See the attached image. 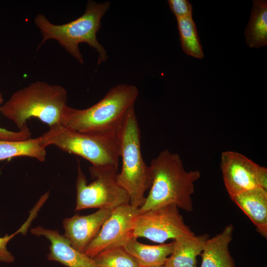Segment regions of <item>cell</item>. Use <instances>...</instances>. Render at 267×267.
<instances>
[{"mask_svg":"<svg viewBox=\"0 0 267 267\" xmlns=\"http://www.w3.org/2000/svg\"><path fill=\"white\" fill-rule=\"evenodd\" d=\"M207 234L199 236H183L174 239L172 254L167 258L166 267H197V257L200 255Z\"/></svg>","mask_w":267,"mask_h":267,"instance_id":"9a60e30c","label":"cell"},{"mask_svg":"<svg viewBox=\"0 0 267 267\" xmlns=\"http://www.w3.org/2000/svg\"><path fill=\"white\" fill-rule=\"evenodd\" d=\"M247 44L259 48L267 44V1L254 0L250 18L245 30Z\"/></svg>","mask_w":267,"mask_h":267,"instance_id":"e0dca14e","label":"cell"},{"mask_svg":"<svg viewBox=\"0 0 267 267\" xmlns=\"http://www.w3.org/2000/svg\"><path fill=\"white\" fill-rule=\"evenodd\" d=\"M30 223L26 221L24 224L12 234L6 235L3 237H0V261L5 263H11L14 260V257L7 250L6 245L10 240L16 234L20 232L25 233L30 225Z\"/></svg>","mask_w":267,"mask_h":267,"instance_id":"7402d4cb","label":"cell"},{"mask_svg":"<svg viewBox=\"0 0 267 267\" xmlns=\"http://www.w3.org/2000/svg\"><path fill=\"white\" fill-rule=\"evenodd\" d=\"M111 212L110 210L101 209L90 215L76 214L71 218H65L63 221L64 236L74 249L84 253Z\"/></svg>","mask_w":267,"mask_h":267,"instance_id":"8fae6325","label":"cell"},{"mask_svg":"<svg viewBox=\"0 0 267 267\" xmlns=\"http://www.w3.org/2000/svg\"><path fill=\"white\" fill-rule=\"evenodd\" d=\"M264 237L267 236V190L257 186L230 197Z\"/></svg>","mask_w":267,"mask_h":267,"instance_id":"4fadbf2b","label":"cell"},{"mask_svg":"<svg viewBox=\"0 0 267 267\" xmlns=\"http://www.w3.org/2000/svg\"><path fill=\"white\" fill-rule=\"evenodd\" d=\"M177 19L181 45L183 52L194 57L202 59L204 57L202 47L192 16Z\"/></svg>","mask_w":267,"mask_h":267,"instance_id":"d6986e66","label":"cell"},{"mask_svg":"<svg viewBox=\"0 0 267 267\" xmlns=\"http://www.w3.org/2000/svg\"><path fill=\"white\" fill-rule=\"evenodd\" d=\"M138 212V208L130 204L122 205L112 210L84 253L93 258L104 250L124 246L128 239L133 237L134 220Z\"/></svg>","mask_w":267,"mask_h":267,"instance_id":"9c48e42d","label":"cell"},{"mask_svg":"<svg viewBox=\"0 0 267 267\" xmlns=\"http://www.w3.org/2000/svg\"><path fill=\"white\" fill-rule=\"evenodd\" d=\"M119 155L122 165L117 175L118 183L127 192L129 203L140 208L144 203L145 192L150 188L152 177L141 151V134L134 105L127 111L118 130Z\"/></svg>","mask_w":267,"mask_h":267,"instance_id":"5b68a950","label":"cell"},{"mask_svg":"<svg viewBox=\"0 0 267 267\" xmlns=\"http://www.w3.org/2000/svg\"><path fill=\"white\" fill-rule=\"evenodd\" d=\"M96 267H139L135 259L118 246L104 250L92 258Z\"/></svg>","mask_w":267,"mask_h":267,"instance_id":"ffe728a7","label":"cell"},{"mask_svg":"<svg viewBox=\"0 0 267 267\" xmlns=\"http://www.w3.org/2000/svg\"><path fill=\"white\" fill-rule=\"evenodd\" d=\"M260 166L239 152H222L221 169L224 184L230 197L259 186L257 177Z\"/></svg>","mask_w":267,"mask_h":267,"instance_id":"30bf717a","label":"cell"},{"mask_svg":"<svg viewBox=\"0 0 267 267\" xmlns=\"http://www.w3.org/2000/svg\"><path fill=\"white\" fill-rule=\"evenodd\" d=\"M233 230V225L228 224L221 233L206 240L200 254V267H234L228 250Z\"/></svg>","mask_w":267,"mask_h":267,"instance_id":"5bb4252c","label":"cell"},{"mask_svg":"<svg viewBox=\"0 0 267 267\" xmlns=\"http://www.w3.org/2000/svg\"><path fill=\"white\" fill-rule=\"evenodd\" d=\"M32 234L44 236L51 243L49 260L59 262L67 267H96L92 258L74 249L69 240L57 230L44 228L41 226L32 228Z\"/></svg>","mask_w":267,"mask_h":267,"instance_id":"7c38bea8","label":"cell"},{"mask_svg":"<svg viewBox=\"0 0 267 267\" xmlns=\"http://www.w3.org/2000/svg\"><path fill=\"white\" fill-rule=\"evenodd\" d=\"M40 137L41 144L44 148L54 145L63 151L84 158L92 166L118 169V131L80 132L59 123L49 127Z\"/></svg>","mask_w":267,"mask_h":267,"instance_id":"8992f818","label":"cell"},{"mask_svg":"<svg viewBox=\"0 0 267 267\" xmlns=\"http://www.w3.org/2000/svg\"><path fill=\"white\" fill-rule=\"evenodd\" d=\"M152 177L150 191L139 213L167 205L187 212L193 210L194 183L201 177L198 170L187 171L179 156L165 149L149 165Z\"/></svg>","mask_w":267,"mask_h":267,"instance_id":"6da1fadb","label":"cell"},{"mask_svg":"<svg viewBox=\"0 0 267 267\" xmlns=\"http://www.w3.org/2000/svg\"><path fill=\"white\" fill-rule=\"evenodd\" d=\"M257 180L259 186L267 190V169L266 168L260 166Z\"/></svg>","mask_w":267,"mask_h":267,"instance_id":"cb8c5ba5","label":"cell"},{"mask_svg":"<svg viewBox=\"0 0 267 267\" xmlns=\"http://www.w3.org/2000/svg\"><path fill=\"white\" fill-rule=\"evenodd\" d=\"M135 237L128 239L125 249L137 261L139 266L158 267L165 265L173 249V242L150 245L139 242Z\"/></svg>","mask_w":267,"mask_h":267,"instance_id":"2e32d148","label":"cell"},{"mask_svg":"<svg viewBox=\"0 0 267 267\" xmlns=\"http://www.w3.org/2000/svg\"><path fill=\"white\" fill-rule=\"evenodd\" d=\"M137 87L120 84L113 87L102 99L83 109L66 105L60 124L71 129L84 132L117 131L138 96Z\"/></svg>","mask_w":267,"mask_h":267,"instance_id":"3957f363","label":"cell"},{"mask_svg":"<svg viewBox=\"0 0 267 267\" xmlns=\"http://www.w3.org/2000/svg\"><path fill=\"white\" fill-rule=\"evenodd\" d=\"M139 267H166L165 265L158 266V267H143V266H139Z\"/></svg>","mask_w":267,"mask_h":267,"instance_id":"d4e9b609","label":"cell"},{"mask_svg":"<svg viewBox=\"0 0 267 267\" xmlns=\"http://www.w3.org/2000/svg\"><path fill=\"white\" fill-rule=\"evenodd\" d=\"M110 2L98 3L89 0L85 13L75 20L62 25H55L42 14L35 19L43 39L38 48L48 40L53 39L80 63H84L79 44H88L98 53L97 64L106 61V51L97 40L96 34L101 27L100 21L110 7Z\"/></svg>","mask_w":267,"mask_h":267,"instance_id":"7a4b0ae2","label":"cell"},{"mask_svg":"<svg viewBox=\"0 0 267 267\" xmlns=\"http://www.w3.org/2000/svg\"><path fill=\"white\" fill-rule=\"evenodd\" d=\"M3 102L2 93L0 92V104ZM31 134L30 129L26 124L18 132H13L0 127V140L8 141H20L30 138Z\"/></svg>","mask_w":267,"mask_h":267,"instance_id":"44dd1931","label":"cell"},{"mask_svg":"<svg viewBox=\"0 0 267 267\" xmlns=\"http://www.w3.org/2000/svg\"><path fill=\"white\" fill-rule=\"evenodd\" d=\"M178 209L171 204L138 212L134 220L133 236L162 243L169 239L195 235L185 224Z\"/></svg>","mask_w":267,"mask_h":267,"instance_id":"ba28073f","label":"cell"},{"mask_svg":"<svg viewBox=\"0 0 267 267\" xmlns=\"http://www.w3.org/2000/svg\"><path fill=\"white\" fill-rule=\"evenodd\" d=\"M67 101V91L61 86L36 81L13 93L0 106V112L19 130L31 118H38L50 127L60 123Z\"/></svg>","mask_w":267,"mask_h":267,"instance_id":"277c9868","label":"cell"},{"mask_svg":"<svg viewBox=\"0 0 267 267\" xmlns=\"http://www.w3.org/2000/svg\"><path fill=\"white\" fill-rule=\"evenodd\" d=\"M45 148L41 144L40 136L20 141L0 140V161L26 156L44 162L46 154Z\"/></svg>","mask_w":267,"mask_h":267,"instance_id":"ac0fdd59","label":"cell"},{"mask_svg":"<svg viewBox=\"0 0 267 267\" xmlns=\"http://www.w3.org/2000/svg\"><path fill=\"white\" fill-rule=\"evenodd\" d=\"M89 171L93 180L88 184L78 161L76 211L88 208L112 210L130 204L127 192L118 183L117 168L91 165Z\"/></svg>","mask_w":267,"mask_h":267,"instance_id":"52a82bcc","label":"cell"},{"mask_svg":"<svg viewBox=\"0 0 267 267\" xmlns=\"http://www.w3.org/2000/svg\"><path fill=\"white\" fill-rule=\"evenodd\" d=\"M170 7L177 19L192 16V7L187 0H169Z\"/></svg>","mask_w":267,"mask_h":267,"instance_id":"603a6c76","label":"cell"}]
</instances>
